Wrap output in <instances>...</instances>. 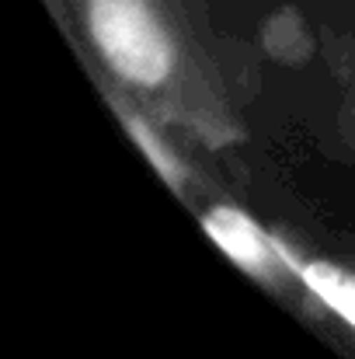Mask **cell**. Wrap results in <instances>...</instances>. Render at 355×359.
<instances>
[{"instance_id":"4","label":"cell","mask_w":355,"mask_h":359,"mask_svg":"<svg viewBox=\"0 0 355 359\" xmlns=\"http://www.w3.org/2000/svg\"><path fill=\"white\" fill-rule=\"evenodd\" d=\"M118 116H122V122L129 126V136H132V140L143 147V154L153 161V168L171 182V189H181V185H185V168H181V164L174 161V154L157 140V133L150 129V122L139 119V116H132V112H125L122 105H118Z\"/></svg>"},{"instance_id":"1","label":"cell","mask_w":355,"mask_h":359,"mask_svg":"<svg viewBox=\"0 0 355 359\" xmlns=\"http://www.w3.org/2000/svg\"><path fill=\"white\" fill-rule=\"evenodd\" d=\"M84 25L95 53L118 84L153 105L181 95V49L150 0H84Z\"/></svg>"},{"instance_id":"3","label":"cell","mask_w":355,"mask_h":359,"mask_svg":"<svg viewBox=\"0 0 355 359\" xmlns=\"http://www.w3.org/2000/svg\"><path fill=\"white\" fill-rule=\"evenodd\" d=\"M289 276H296L328 311H335L349 328H355V276L349 269L328 265V262H300L289 248H282Z\"/></svg>"},{"instance_id":"2","label":"cell","mask_w":355,"mask_h":359,"mask_svg":"<svg viewBox=\"0 0 355 359\" xmlns=\"http://www.w3.org/2000/svg\"><path fill=\"white\" fill-rule=\"evenodd\" d=\"M206 234L216 241V248L237 262L244 272L258 276V279H279L282 272H289L282 244L272 241L247 213H240L234 206H216L202 217Z\"/></svg>"}]
</instances>
